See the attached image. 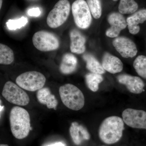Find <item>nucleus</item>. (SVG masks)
<instances>
[{
    "label": "nucleus",
    "mask_w": 146,
    "mask_h": 146,
    "mask_svg": "<svg viewBox=\"0 0 146 146\" xmlns=\"http://www.w3.org/2000/svg\"><path fill=\"white\" fill-rule=\"evenodd\" d=\"M124 123L117 116H111L105 119L100 125L99 136L102 142L111 145L119 141L123 136Z\"/></svg>",
    "instance_id": "obj_1"
},
{
    "label": "nucleus",
    "mask_w": 146,
    "mask_h": 146,
    "mask_svg": "<svg viewBox=\"0 0 146 146\" xmlns=\"http://www.w3.org/2000/svg\"><path fill=\"white\" fill-rule=\"evenodd\" d=\"M11 130L13 136L22 139L28 136L31 130L30 117L26 110L19 106H14L9 114Z\"/></svg>",
    "instance_id": "obj_2"
},
{
    "label": "nucleus",
    "mask_w": 146,
    "mask_h": 146,
    "mask_svg": "<svg viewBox=\"0 0 146 146\" xmlns=\"http://www.w3.org/2000/svg\"><path fill=\"white\" fill-rule=\"evenodd\" d=\"M59 94L62 102L69 109L77 111L84 106L85 100L83 93L75 85L64 84L59 88Z\"/></svg>",
    "instance_id": "obj_3"
},
{
    "label": "nucleus",
    "mask_w": 146,
    "mask_h": 146,
    "mask_svg": "<svg viewBox=\"0 0 146 146\" xmlns=\"http://www.w3.org/2000/svg\"><path fill=\"white\" fill-rule=\"evenodd\" d=\"M71 6L68 0H60L50 11L47 18L48 25L51 28H57L63 25L70 15Z\"/></svg>",
    "instance_id": "obj_4"
},
{
    "label": "nucleus",
    "mask_w": 146,
    "mask_h": 146,
    "mask_svg": "<svg viewBox=\"0 0 146 146\" xmlns=\"http://www.w3.org/2000/svg\"><path fill=\"white\" fill-rule=\"evenodd\" d=\"M16 82L17 85L22 89L34 92L43 88L46 78L42 73L36 71H30L18 76Z\"/></svg>",
    "instance_id": "obj_5"
},
{
    "label": "nucleus",
    "mask_w": 146,
    "mask_h": 146,
    "mask_svg": "<svg viewBox=\"0 0 146 146\" xmlns=\"http://www.w3.org/2000/svg\"><path fill=\"white\" fill-rule=\"evenodd\" d=\"M3 96L12 104L25 106L29 104L30 98L28 94L20 87L11 81H8L3 88Z\"/></svg>",
    "instance_id": "obj_6"
},
{
    "label": "nucleus",
    "mask_w": 146,
    "mask_h": 146,
    "mask_svg": "<svg viewBox=\"0 0 146 146\" xmlns=\"http://www.w3.org/2000/svg\"><path fill=\"white\" fill-rule=\"evenodd\" d=\"M32 41L34 46L37 50L43 52L54 50L60 46L57 36L46 31H40L35 33L33 37Z\"/></svg>",
    "instance_id": "obj_7"
},
{
    "label": "nucleus",
    "mask_w": 146,
    "mask_h": 146,
    "mask_svg": "<svg viewBox=\"0 0 146 146\" xmlns=\"http://www.w3.org/2000/svg\"><path fill=\"white\" fill-rule=\"evenodd\" d=\"M72 9L77 26L83 29L89 28L92 21V17L86 2L84 0H76L72 5Z\"/></svg>",
    "instance_id": "obj_8"
},
{
    "label": "nucleus",
    "mask_w": 146,
    "mask_h": 146,
    "mask_svg": "<svg viewBox=\"0 0 146 146\" xmlns=\"http://www.w3.org/2000/svg\"><path fill=\"white\" fill-rule=\"evenodd\" d=\"M122 117L130 127L146 129V112L144 110L127 108L123 111Z\"/></svg>",
    "instance_id": "obj_9"
},
{
    "label": "nucleus",
    "mask_w": 146,
    "mask_h": 146,
    "mask_svg": "<svg viewBox=\"0 0 146 146\" xmlns=\"http://www.w3.org/2000/svg\"><path fill=\"white\" fill-rule=\"evenodd\" d=\"M113 46L122 57L127 58L134 57L137 53L135 43L127 37H118L113 40Z\"/></svg>",
    "instance_id": "obj_10"
},
{
    "label": "nucleus",
    "mask_w": 146,
    "mask_h": 146,
    "mask_svg": "<svg viewBox=\"0 0 146 146\" xmlns=\"http://www.w3.org/2000/svg\"><path fill=\"white\" fill-rule=\"evenodd\" d=\"M108 21L110 27L106 31V34L108 37H117L120 32L124 29L127 26L126 21L122 14L117 12H113L110 14Z\"/></svg>",
    "instance_id": "obj_11"
},
{
    "label": "nucleus",
    "mask_w": 146,
    "mask_h": 146,
    "mask_svg": "<svg viewBox=\"0 0 146 146\" xmlns=\"http://www.w3.org/2000/svg\"><path fill=\"white\" fill-rule=\"evenodd\" d=\"M117 78L118 82L125 85L131 93L139 94L143 91L145 86L143 82L138 77L122 74L118 76Z\"/></svg>",
    "instance_id": "obj_12"
},
{
    "label": "nucleus",
    "mask_w": 146,
    "mask_h": 146,
    "mask_svg": "<svg viewBox=\"0 0 146 146\" xmlns=\"http://www.w3.org/2000/svg\"><path fill=\"white\" fill-rule=\"evenodd\" d=\"M70 133L74 143L79 145L83 140H89L90 135L87 129L76 122L71 124L70 128Z\"/></svg>",
    "instance_id": "obj_13"
},
{
    "label": "nucleus",
    "mask_w": 146,
    "mask_h": 146,
    "mask_svg": "<svg viewBox=\"0 0 146 146\" xmlns=\"http://www.w3.org/2000/svg\"><path fill=\"white\" fill-rule=\"evenodd\" d=\"M102 65L105 70L111 74L120 72L123 69V64L121 60L107 52L104 55Z\"/></svg>",
    "instance_id": "obj_14"
},
{
    "label": "nucleus",
    "mask_w": 146,
    "mask_h": 146,
    "mask_svg": "<svg viewBox=\"0 0 146 146\" xmlns=\"http://www.w3.org/2000/svg\"><path fill=\"white\" fill-rule=\"evenodd\" d=\"M71 52L78 54L83 53L85 51L86 39L83 35L77 30L73 29L70 33Z\"/></svg>",
    "instance_id": "obj_15"
},
{
    "label": "nucleus",
    "mask_w": 146,
    "mask_h": 146,
    "mask_svg": "<svg viewBox=\"0 0 146 146\" xmlns=\"http://www.w3.org/2000/svg\"><path fill=\"white\" fill-rule=\"evenodd\" d=\"M146 21V9L138 11L127 19V24L129 33L131 34H137L140 31L138 25L143 23Z\"/></svg>",
    "instance_id": "obj_16"
},
{
    "label": "nucleus",
    "mask_w": 146,
    "mask_h": 146,
    "mask_svg": "<svg viewBox=\"0 0 146 146\" xmlns=\"http://www.w3.org/2000/svg\"><path fill=\"white\" fill-rule=\"evenodd\" d=\"M36 97L38 101L42 104L46 106L48 108L56 109L58 105L57 100L48 88H42L38 90Z\"/></svg>",
    "instance_id": "obj_17"
},
{
    "label": "nucleus",
    "mask_w": 146,
    "mask_h": 146,
    "mask_svg": "<svg viewBox=\"0 0 146 146\" xmlns=\"http://www.w3.org/2000/svg\"><path fill=\"white\" fill-rule=\"evenodd\" d=\"M78 65V60L74 55L70 53L64 54L60 63V72L65 74H69L75 72Z\"/></svg>",
    "instance_id": "obj_18"
},
{
    "label": "nucleus",
    "mask_w": 146,
    "mask_h": 146,
    "mask_svg": "<svg viewBox=\"0 0 146 146\" xmlns=\"http://www.w3.org/2000/svg\"><path fill=\"white\" fill-rule=\"evenodd\" d=\"M83 58L86 61V68L91 73L101 75L105 72L102 65L92 54H85L83 55Z\"/></svg>",
    "instance_id": "obj_19"
},
{
    "label": "nucleus",
    "mask_w": 146,
    "mask_h": 146,
    "mask_svg": "<svg viewBox=\"0 0 146 146\" xmlns=\"http://www.w3.org/2000/svg\"><path fill=\"white\" fill-rule=\"evenodd\" d=\"M14 60L13 51L8 46L0 43V64L8 65Z\"/></svg>",
    "instance_id": "obj_20"
},
{
    "label": "nucleus",
    "mask_w": 146,
    "mask_h": 146,
    "mask_svg": "<svg viewBox=\"0 0 146 146\" xmlns=\"http://www.w3.org/2000/svg\"><path fill=\"white\" fill-rule=\"evenodd\" d=\"M87 86L91 91L96 92L99 89V85L103 80L102 76L100 74L88 73L85 76Z\"/></svg>",
    "instance_id": "obj_21"
},
{
    "label": "nucleus",
    "mask_w": 146,
    "mask_h": 146,
    "mask_svg": "<svg viewBox=\"0 0 146 146\" xmlns=\"http://www.w3.org/2000/svg\"><path fill=\"white\" fill-rule=\"evenodd\" d=\"M138 5L134 0H120L119 11L121 14H130L136 12Z\"/></svg>",
    "instance_id": "obj_22"
},
{
    "label": "nucleus",
    "mask_w": 146,
    "mask_h": 146,
    "mask_svg": "<svg viewBox=\"0 0 146 146\" xmlns=\"http://www.w3.org/2000/svg\"><path fill=\"white\" fill-rule=\"evenodd\" d=\"M133 66L139 76L146 79V56H138L133 62Z\"/></svg>",
    "instance_id": "obj_23"
},
{
    "label": "nucleus",
    "mask_w": 146,
    "mask_h": 146,
    "mask_svg": "<svg viewBox=\"0 0 146 146\" xmlns=\"http://www.w3.org/2000/svg\"><path fill=\"white\" fill-rule=\"evenodd\" d=\"M86 3L92 16L98 19L102 15V5L100 0H86Z\"/></svg>",
    "instance_id": "obj_24"
},
{
    "label": "nucleus",
    "mask_w": 146,
    "mask_h": 146,
    "mask_svg": "<svg viewBox=\"0 0 146 146\" xmlns=\"http://www.w3.org/2000/svg\"><path fill=\"white\" fill-rule=\"evenodd\" d=\"M28 22L26 17H21L16 20H9L6 23V25L10 30H16L25 27Z\"/></svg>",
    "instance_id": "obj_25"
},
{
    "label": "nucleus",
    "mask_w": 146,
    "mask_h": 146,
    "mask_svg": "<svg viewBox=\"0 0 146 146\" xmlns=\"http://www.w3.org/2000/svg\"><path fill=\"white\" fill-rule=\"evenodd\" d=\"M28 14L31 17H39L41 14V11L39 7H34L29 9L27 11Z\"/></svg>",
    "instance_id": "obj_26"
},
{
    "label": "nucleus",
    "mask_w": 146,
    "mask_h": 146,
    "mask_svg": "<svg viewBox=\"0 0 146 146\" xmlns=\"http://www.w3.org/2000/svg\"><path fill=\"white\" fill-rule=\"evenodd\" d=\"M47 146H65V144L61 143V142H58V143H55L54 144L48 145Z\"/></svg>",
    "instance_id": "obj_27"
},
{
    "label": "nucleus",
    "mask_w": 146,
    "mask_h": 146,
    "mask_svg": "<svg viewBox=\"0 0 146 146\" xmlns=\"http://www.w3.org/2000/svg\"><path fill=\"white\" fill-rule=\"evenodd\" d=\"M3 4V0H0V10Z\"/></svg>",
    "instance_id": "obj_28"
},
{
    "label": "nucleus",
    "mask_w": 146,
    "mask_h": 146,
    "mask_svg": "<svg viewBox=\"0 0 146 146\" xmlns=\"http://www.w3.org/2000/svg\"><path fill=\"white\" fill-rule=\"evenodd\" d=\"M0 146H9L6 144H0Z\"/></svg>",
    "instance_id": "obj_29"
},
{
    "label": "nucleus",
    "mask_w": 146,
    "mask_h": 146,
    "mask_svg": "<svg viewBox=\"0 0 146 146\" xmlns=\"http://www.w3.org/2000/svg\"><path fill=\"white\" fill-rule=\"evenodd\" d=\"M112 1H118V0H112Z\"/></svg>",
    "instance_id": "obj_30"
},
{
    "label": "nucleus",
    "mask_w": 146,
    "mask_h": 146,
    "mask_svg": "<svg viewBox=\"0 0 146 146\" xmlns=\"http://www.w3.org/2000/svg\"><path fill=\"white\" fill-rule=\"evenodd\" d=\"M106 146L103 145V146Z\"/></svg>",
    "instance_id": "obj_31"
}]
</instances>
